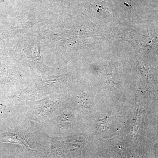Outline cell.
<instances>
[{
  "label": "cell",
  "instance_id": "1",
  "mask_svg": "<svg viewBox=\"0 0 158 158\" xmlns=\"http://www.w3.org/2000/svg\"><path fill=\"white\" fill-rule=\"evenodd\" d=\"M1 140L4 143L20 144L24 147L31 148L27 142L16 134H5L1 137Z\"/></svg>",
  "mask_w": 158,
  "mask_h": 158
}]
</instances>
